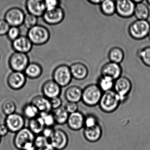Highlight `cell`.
Wrapping results in <instances>:
<instances>
[{"mask_svg":"<svg viewBox=\"0 0 150 150\" xmlns=\"http://www.w3.org/2000/svg\"><path fill=\"white\" fill-rule=\"evenodd\" d=\"M148 37H149V39H150V30H149V34H148Z\"/></svg>","mask_w":150,"mask_h":150,"instance_id":"cell-49","label":"cell"},{"mask_svg":"<svg viewBox=\"0 0 150 150\" xmlns=\"http://www.w3.org/2000/svg\"><path fill=\"white\" fill-rule=\"evenodd\" d=\"M70 67L61 64L57 67L52 73V80L61 88L69 85L72 79Z\"/></svg>","mask_w":150,"mask_h":150,"instance_id":"cell-5","label":"cell"},{"mask_svg":"<svg viewBox=\"0 0 150 150\" xmlns=\"http://www.w3.org/2000/svg\"><path fill=\"white\" fill-rule=\"evenodd\" d=\"M97 117L93 114H88L85 116L84 128H91L99 124Z\"/></svg>","mask_w":150,"mask_h":150,"instance_id":"cell-35","label":"cell"},{"mask_svg":"<svg viewBox=\"0 0 150 150\" xmlns=\"http://www.w3.org/2000/svg\"><path fill=\"white\" fill-rule=\"evenodd\" d=\"M38 17L30 14L28 13L25 15L23 24L29 30L38 25Z\"/></svg>","mask_w":150,"mask_h":150,"instance_id":"cell-37","label":"cell"},{"mask_svg":"<svg viewBox=\"0 0 150 150\" xmlns=\"http://www.w3.org/2000/svg\"><path fill=\"white\" fill-rule=\"evenodd\" d=\"M6 35L9 40L13 42L21 35L20 28L16 27H10Z\"/></svg>","mask_w":150,"mask_h":150,"instance_id":"cell-38","label":"cell"},{"mask_svg":"<svg viewBox=\"0 0 150 150\" xmlns=\"http://www.w3.org/2000/svg\"><path fill=\"white\" fill-rule=\"evenodd\" d=\"M121 103L119 96L112 90L103 93L98 105L103 112L111 113L118 108Z\"/></svg>","mask_w":150,"mask_h":150,"instance_id":"cell-1","label":"cell"},{"mask_svg":"<svg viewBox=\"0 0 150 150\" xmlns=\"http://www.w3.org/2000/svg\"><path fill=\"white\" fill-rule=\"evenodd\" d=\"M70 68L72 78L77 80L85 79L88 75V68L83 63H73L70 66Z\"/></svg>","mask_w":150,"mask_h":150,"instance_id":"cell-21","label":"cell"},{"mask_svg":"<svg viewBox=\"0 0 150 150\" xmlns=\"http://www.w3.org/2000/svg\"><path fill=\"white\" fill-rule=\"evenodd\" d=\"M30 103L36 107L40 113L51 112L52 111L50 99L43 95L35 96L32 98Z\"/></svg>","mask_w":150,"mask_h":150,"instance_id":"cell-22","label":"cell"},{"mask_svg":"<svg viewBox=\"0 0 150 150\" xmlns=\"http://www.w3.org/2000/svg\"></svg>","mask_w":150,"mask_h":150,"instance_id":"cell-52","label":"cell"},{"mask_svg":"<svg viewBox=\"0 0 150 150\" xmlns=\"http://www.w3.org/2000/svg\"><path fill=\"white\" fill-rule=\"evenodd\" d=\"M28 54L15 52L9 57L8 65L13 71L23 72L29 64Z\"/></svg>","mask_w":150,"mask_h":150,"instance_id":"cell-6","label":"cell"},{"mask_svg":"<svg viewBox=\"0 0 150 150\" xmlns=\"http://www.w3.org/2000/svg\"><path fill=\"white\" fill-rule=\"evenodd\" d=\"M22 112L24 117L29 120L37 117L40 114L36 107L31 103L24 105L23 108Z\"/></svg>","mask_w":150,"mask_h":150,"instance_id":"cell-31","label":"cell"},{"mask_svg":"<svg viewBox=\"0 0 150 150\" xmlns=\"http://www.w3.org/2000/svg\"><path fill=\"white\" fill-rule=\"evenodd\" d=\"M35 137L28 128L25 127L16 133L13 139L14 145L18 150H22L28 144L34 143Z\"/></svg>","mask_w":150,"mask_h":150,"instance_id":"cell-8","label":"cell"},{"mask_svg":"<svg viewBox=\"0 0 150 150\" xmlns=\"http://www.w3.org/2000/svg\"><path fill=\"white\" fill-rule=\"evenodd\" d=\"M83 136L85 139L90 143L99 141L103 135V129L100 124L91 128H84Z\"/></svg>","mask_w":150,"mask_h":150,"instance_id":"cell-20","label":"cell"},{"mask_svg":"<svg viewBox=\"0 0 150 150\" xmlns=\"http://www.w3.org/2000/svg\"><path fill=\"white\" fill-rule=\"evenodd\" d=\"M27 36L33 45H42L50 40V32L45 26L38 24L28 30Z\"/></svg>","mask_w":150,"mask_h":150,"instance_id":"cell-2","label":"cell"},{"mask_svg":"<svg viewBox=\"0 0 150 150\" xmlns=\"http://www.w3.org/2000/svg\"><path fill=\"white\" fill-rule=\"evenodd\" d=\"M34 143H30L26 145L22 150H36Z\"/></svg>","mask_w":150,"mask_h":150,"instance_id":"cell-45","label":"cell"},{"mask_svg":"<svg viewBox=\"0 0 150 150\" xmlns=\"http://www.w3.org/2000/svg\"><path fill=\"white\" fill-rule=\"evenodd\" d=\"M27 77L24 72L12 71L8 75L7 80L8 86L13 90H18L25 86Z\"/></svg>","mask_w":150,"mask_h":150,"instance_id":"cell-14","label":"cell"},{"mask_svg":"<svg viewBox=\"0 0 150 150\" xmlns=\"http://www.w3.org/2000/svg\"><path fill=\"white\" fill-rule=\"evenodd\" d=\"M137 54L142 63L146 66L150 67V46L139 50Z\"/></svg>","mask_w":150,"mask_h":150,"instance_id":"cell-33","label":"cell"},{"mask_svg":"<svg viewBox=\"0 0 150 150\" xmlns=\"http://www.w3.org/2000/svg\"><path fill=\"white\" fill-rule=\"evenodd\" d=\"M46 11H51L60 6V1L57 0L44 1Z\"/></svg>","mask_w":150,"mask_h":150,"instance_id":"cell-39","label":"cell"},{"mask_svg":"<svg viewBox=\"0 0 150 150\" xmlns=\"http://www.w3.org/2000/svg\"><path fill=\"white\" fill-rule=\"evenodd\" d=\"M85 117L81 112L79 111L69 114L67 122L68 127L73 131H79L84 128Z\"/></svg>","mask_w":150,"mask_h":150,"instance_id":"cell-19","label":"cell"},{"mask_svg":"<svg viewBox=\"0 0 150 150\" xmlns=\"http://www.w3.org/2000/svg\"><path fill=\"white\" fill-rule=\"evenodd\" d=\"M23 72L27 78L32 79H38L42 74V67L38 63H30Z\"/></svg>","mask_w":150,"mask_h":150,"instance_id":"cell-24","label":"cell"},{"mask_svg":"<svg viewBox=\"0 0 150 150\" xmlns=\"http://www.w3.org/2000/svg\"><path fill=\"white\" fill-rule=\"evenodd\" d=\"M150 29V24L147 20H137L130 24L128 32L133 39L140 40L148 36Z\"/></svg>","mask_w":150,"mask_h":150,"instance_id":"cell-4","label":"cell"},{"mask_svg":"<svg viewBox=\"0 0 150 150\" xmlns=\"http://www.w3.org/2000/svg\"><path fill=\"white\" fill-rule=\"evenodd\" d=\"M133 1L135 4H139V3H141V2H143V1H141V0H134Z\"/></svg>","mask_w":150,"mask_h":150,"instance_id":"cell-48","label":"cell"},{"mask_svg":"<svg viewBox=\"0 0 150 150\" xmlns=\"http://www.w3.org/2000/svg\"><path fill=\"white\" fill-rule=\"evenodd\" d=\"M33 44L27 36L21 35L12 42V46L16 52L28 54L32 50Z\"/></svg>","mask_w":150,"mask_h":150,"instance_id":"cell-18","label":"cell"},{"mask_svg":"<svg viewBox=\"0 0 150 150\" xmlns=\"http://www.w3.org/2000/svg\"><path fill=\"white\" fill-rule=\"evenodd\" d=\"M100 72L101 75L108 76L115 81L122 76V69L119 64L110 61L103 65Z\"/></svg>","mask_w":150,"mask_h":150,"instance_id":"cell-15","label":"cell"},{"mask_svg":"<svg viewBox=\"0 0 150 150\" xmlns=\"http://www.w3.org/2000/svg\"><path fill=\"white\" fill-rule=\"evenodd\" d=\"M16 109V104L12 100L8 99L2 103L1 110L6 116L15 113Z\"/></svg>","mask_w":150,"mask_h":150,"instance_id":"cell-32","label":"cell"},{"mask_svg":"<svg viewBox=\"0 0 150 150\" xmlns=\"http://www.w3.org/2000/svg\"><path fill=\"white\" fill-rule=\"evenodd\" d=\"M108 58L110 62L120 64L124 59V52L119 47H113L109 51Z\"/></svg>","mask_w":150,"mask_h":150,"instance_id":"cell-27","label":"cell"},{"mask_svg":"<svg viewBox=\"0 0 150 150\" xmlns=\"http://www.w3.org/2000/svg\"><path fill=\"white\" fill-rule=\"evenodd\" d=\"M39 116L43 121L45 127L53 128L56 124L52 111L51 112L40 113Z\"/></svg>","mask_w":150,"mask_h":150,"instance_id":"cell-34","label":"cell"},{"mask_svg":"<svg viewBox=\"0 0 150 150\" xmlns=\"http://www.w3.org/2000/svg\"><path fill=\"white\" fill-rule=\"evenodd\" d=\"M82 89L77 86H71L65 91L64 97L67 102L78 103L81 100Z\"/></svg>","mask_w":150,"mask_h":150,"instance_id":"cell-23","label":"cell"},{"mask_svg":"<svg viewBox=\"0 0 150 150\" xmlns=\"http://www.w3.org/2000/svg\"><path fill=\"white\" fill-rule=\"evenodd\" d=\"M9 132V130L5 123H0V136L1 137L6 136Z\"/></svg>","mask_w":150,"mask_h":150,"instance_id":"cell-44","label":"cell"},{"mask_svg":"<svg viewBox=\"0 0 150 150\" xmlns=\"http://www.w3.org/2000/svg\"><path fill=\"white\" fill-rule=\"evenodd\" d=\"M49 140L54 150H64L69 143V138L67 133L60 129H55L53 135Z\"/></svg>","mask_w":150,"mask_h":150,"instance_id":"cell-10","label":"cell"},{"mask_svg":"<svg viewBox=\"0 0 150 150\" xmlns=\"http://www.w3.org/2000/svg\"><path fill=\"white\" fill-rule=\"evenodd\" d=\"M50 140L42 134L37 135L34 140V144L36 148L47 147L50 145Z\"/></svg>","mask_w":150,"mask_h":150,"instance_id":"cell-36","label":"cell"},{"mask_svg":"<svg viewBox=\"0 0 150 150\" xmlns=\"http://www.w3.org/2000/svg\"><path fill=\"white\" fill-rule=\"evenodd\" d=\"M24 12L20 8L13 7L8 9L5 14L4 20L10 27H19L23 24L25 17Z\"/></svg>","mask_w":150,"mask_h":150,"instance_id":"cell-9","label":"cell"},{"mask_svg":"<svg viewBox=\"0 0 150 150\" xmlns=\"http://www.w3.org/2000/svg\"><path fill=\"white\" fill-rule=\"evenodd\" d=\"M45 127L43 121L39 115L29 121L28 129L35 136L42 134Z\"/></svg>","mask_w":150,"mask_h":150,"instance_id":"cell-25","label":"cell"},{"mask_svg":"<svg viewBox=\"0 0 150 150\" xmlns=\"http://www.w3.org/2000/svg\"><path fill=\"white\" fill-rule=\"evenodd\" d=\"M64 107L69 114L77 112L79 109L78 103L69 102H67Z\"/></svg>","mask_w":150,"mask_h":150,"instance_id":"cell-40","label":"cell"},{"mask_svg":"<svg viewBox=\"0 0 150 150\" xmlns=\"http://www.w3.org/2000/svg\"><path fill=\"white\" fill-rule=\"evenodd\" d=\"M52 110L59 108L62 107V100L61 98L59 97H55L50 100Z\"/></svg>","mask_w":150,"mask_h":150,"instance_id":"cell-42","label":"cell"},{"mask_svg":"<svg viewBox=\"0 0 150 150\" xmlns=\"http://www.w3.org/2000/svg\"><path fill=\"white\" fill-rule=\"evenodd\" d=\"M10 27L4 19H0V36L6 35Z\"/></svg>","mask_w":150,"mask_h":150,"instance_id":"cell-41","label":"cell"},{"mask_svg":"<svg viewBox=\"0 0 150 150\" xmlns=\"http://www.w3.org/2000/svg\"><path fill=\"white\" fill-rule=\"evenodd\" d=\"M115 81L114 79L108 76L101 75L98 78L96 84L103 93H105L114 89Z\"/></svg>","mask_w":150,"mask_h":150,"instance_id":"cell-26","label":"cell"},{"mask_svg":"<svg viewBox=\"0 0 150 150\" xmlns=\"http://www.w3.org/2000/svg\"><path fill=\"white\" fill-rule=\"evenodd\" d=\"M1 137L0 136V144H1Z\"/></svg>","mask_w":150,"mask_h":150,"instance_id":"cell-51","label":"cell"},{"mask_svg":"<svg viewBox=\"0 0 150 150\" xmlns=\"http://www.w3.org/2000/svg\"><path fill=\"white\" fill-rule=\"evenodd\" d=\"M42 91L44 96L51 100L59 96L61 87L53 80H49L43 84Z\"/></svg>","mask_w":150,"mask_h":150,"instance_id":"cell-16","label":"cell"},{"mask_svg":"<svg viewBox=\"0 0 150 150\" xmlns=\"http://www.w3.org/2000/svg\"><path fill=\"white\" fill-rule=\"evenodd\" d=\"M54 130H55V129H54L53 128L45 127L41 134L47 138L48 139H50L53 135Z\"/></svg>","mask_w":150,"mask_h":150,"instance_id":"cell-43","label":"cell"},{"mask_svg":"<svg viewBox=\"0 0 150 150\" xmlns=\"http://www.w3.org/2000/svg\"><path fill=\"white\" fill-rule=\"evenodd\" d=\"M102 1L103 0H88V2L92 5H100Z\"/></svg>","mask_w":150,"mask_h":150,"instance_id":"cell-46","label":"cell"},{"mask_svg":"<svg viewBox=\"0 0 150 150\" xmlns=\"http://www.w3.org/2000/svg\"><path fill=\"white\" fill-rule=\"evenodd\" d=\"M132 88L131 81L125 76H121L115 81L114 90L119 96L122 103L126 100Z\"/></svg>","mask_w":150,"mask_h":150,"instance_id":"cell-7","label":"cell"},{"mask_svg":"<svg viewBox=\"0 0 150 150\" xmlns=\"http://www.w3.org/2000/svg\"><path fill=\"white\" fill-rule=\"evenodd\" d=\"M36 150H54L52 146L50 144L49 146L47 147H43V148H37Z\"/></svg>","mask_w":150,"mask_h":150,"instance_id":"cell-47","label":"cell"},{"mask_svg":"<svg viewBox=\"0 0 150 150\" xmlns=\"http://www.w3.org/2000/svg\"><path fill=\"white\" fill-rule=\"evenodd\" d=\"M5 123L9 132L16 133L25 128V117L23 115L15 112L6 117Z\"/></svg>","mask_w":150,"mask_h":150,"instance_id":"cell-11","label":"cell"},{"mask_svg":"<svg viewBox=\"0 0 150 150\" xmlns=\"http://www.w3.org/2000/svg\"><path fill=\"white\" fill-rule=\"evenodd\" d=\"M116 13L123 18H129L134 15L136 4L131 0H118L115 1Z\"/></svg>","mask_w":150,"mask_h":150,"instance_id":"cell-12","label":"cell"},{"mask_svg":"<svg viewBox=\"0 0 150 150\" xmlns=\"http://www.w3.org/2000/svg\"><path fill=\"white\" fill-rule=\"evenodd\" d=\"M103 93L97 84H90L82 89L81 101L86 106L94 107L99 104Z\"/></svg>","mask_w":150,"mask_h":150,"instance_id":"cell-3","label":"cell"},{"mask_svg":"<svg viewBox=\"0 0 150 150\" xmlns=\"http://www.w3.org/2000/svg\"><path fill=\"white\" fill-rule=\"evenodd\" d=\"M55 118L56 124L63 125L67 122L69 114L64 107H60L59 108L52 111Z\"/></svg>","mask_w":150,"mask_h":150,"instance_id":"cell-30","label":"cell"},{"mask_svg":"<svg viewBox=\"0 0 150 150\" xmlns=\"http://www.w3.org/2000/svg\"><path fill=\"white\" fill-rule=\"evenodd\" d=\"M64 17V11L60 6L51 11H45L42 16L45 22L50 25L59 24L63 21Z\"/></svg>","mask_w":150,"mask_h":150,"instance_id":"cell-13","label":"cell"},{"mask_svg":"<svg viewBox=\"0 0 150 150\" xmlns=\"http://www.w3.org/2000/svg\"><path fill=\"white\" fill-rule=\"evenodd\" d=\"M100 6L101 12L106 16H112L116 13L115 1L103 0Z\"/></svg>","mask_w":150,"mask_h":150,"instance_id":"cell-28","label":"cell"},{"mask_svg":"<svg viewBox=\"0 0 150 150\" xmlns=\"http://www.w3.org/2000/svg\"><path fill=\"white\" fill-rule=\"evenodd\" d=\"M150 14L149 8L146 4L142 2L136 4L134 15L137 20H146Z\"/></svg>","mask_w":150,"mask_h":150,"instance_id":"cell-29","label":"cell"},{"mask_svg":"<svg viewBox=\"0 0 150 150\" xmlns=\"http://www.w3.org/2000/svg\"><path fill=\"white\" fill-rule=\"evenodd\" d=\"M25 6L28 13L38 18L42 17L46 11L44 1L28 0L26 1Z\"/></svg>","mask_w":150,"mask_h":150,"instance_id":"cell-17","label":"cell"},{"mask_svg":"<svg viewBox=\"0 0 150 150\" xmlns=\"http://www.w3.org/2000/svg\"><path fill=\"white\" fill-rule=\"evenodd\" d=\"M147 2L148 3V4H149V5H150V0H148V1H147Z\"/></svg>","mask_w":150,"mask_h":150,"instance_id":"cell-50","label":"cell"}]
</instances>
